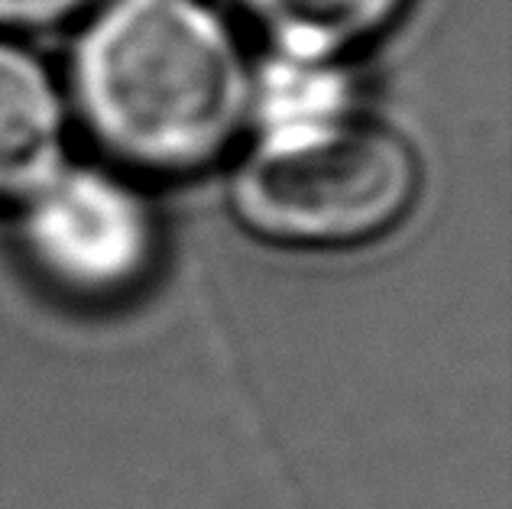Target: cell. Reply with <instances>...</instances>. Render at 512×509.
Here are the masks:
<instances>
[{
    "label": "cell",
    "mask_w": 512,
    "mask_h": 509,
    "mask_svg": "<svg viewBox=\"0 0 512 509\" xmlns=\"http://www.w3.org/2000/svg\"><path fill=\"white\" fill-rule=\"evenodd\" d=\"M415 0H240L266 52L347 65L406 17Z\"/></svg>",
    "instance_id": "5"
},
{
    "label": "cell",
    "mask_w": 512,
    "mask_h": 509,
    "mask_svg": "<svg viewBox=\"0 0 512 509\" xmlns=\"http://www.w3.org/2000/svg\"><path fill=\"white\" fill-rule=\"evenodd\" d=\"M98 4L101 0H0V33L17 36L56 30L88 17Z\"/></svg>",
    "instance_id": "7"
},
{
    "label": "cell",
    "mask_w": 512,
    "mask_h": 509,
    "mask_svg": "<svg viewBox=\"0 0 512 509\" xmlns=\"http://www.w3.org/2000/svg\"><path fill=\"white\" fill-rule=\"evenodd\" d=\"M13 211L17 253L49 296L120 305L153 283L166 231L140 179L107 163H65Z\"/></svg>",
    "instance_id": "3"
},
{
    "label": "cell",
    "mask_w": 512,
    "mask_h": 509,
    "mask_svg": "<svg viewBox=\"0 0 512 509\" xmlns=\"http://www.w3.org/2000/svg\"><path fill=\"white\" fill-rule=\"evenodd\" d=\"M69 133L62 78L0 33V208H17L69 163Z\"/></svg>",
    "instance_id": "4"
},
{
    "label": "cell",
    "mask_w": 512,
    "mask_h": 509,
    "mask_svg": "<svg viewBox=\"0 0 512 509\" xmlns=\"http://www.w3.org/2000/svg\"><path fill=\"white\" fill-rule=\"evenodd\" d=\"M425 189L415 143L350 111L289 130L247 133L227 163V211L253 240L282 250H357L402 227Z\"/></svg>",
    "instance_id": "2"
},
{
    "label": "cell",
    "mask_w": 512,
    "mask_h": 509,
    "mask_svg": "<svg viewBox=\"0 0 512 509\" xmlns=\"http://www.w3.org/2000/svg\"><path fill=\"white\" fill-rule=\"evenodd\" d=\"M357 111L347 65L308 62L266 52L253 59L250 133L289 130Z\"/></svg>",
    "instance_id": "6"
},
{
    "label": "cell",
    "mask_w": 512,
    "mask_h": 509,
    "mask_svg": "<svg viewBox=\"0 0 512 509\" xmlns=\"http://www.w3.org/2000/svg\"><path fill=\"white\" fill-rule=\"evenodd\" d=\"M62 91L101 163L182 182L244 146L253 56L208 0H101L78 20Z\"/></svg>",
    "instance_id": "1"
}]
</instances>
